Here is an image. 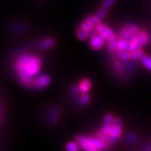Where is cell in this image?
Listing matches in <instances>:
<instances>
[{"instance_id":"cell-1","label":"cell","mask_w":151,"mask_h":151,"mask_svg":"<svg viewBox=\"0 0 151 151\" xmlns=\"http://www.w3.org/2000/svg\"><path fill=\"white\" fill-rule=\"evenodd\" d=\"M41 66V60L33 55L24 54L18 57L15 62V69L21 83L27 87H33L34 78L39 73Z\"/></svg>"},{"instance_id":"cell-2","label":"cell","mask_w":151,"mask_h":151,"mask_svg":"<svg viewBox=\"0 0 151 151\" xmlns=\"http://www.w3.org/2000/svg\"><path fill=\"white\" fill-rule=\"evenodd\" d=\"M122 122L120 118H116L113 120L112 127L109 134V137L113 142L116 141L120 138L122 134Z\"/></svg>"},{"instance_id":"cell-3","label":"cell","mask_w":151,"mask_h":151,"mask_svg":"<svg viewBox=\"0 0 151 151\" xmlns=\"http://www.w3.org/2000/svg\"><path fill=\"white\" fill-rule=\"evenodd\" d=\"M50 82V77L46 74H41L35 78L33 80V87L36 89L41 90L46 88Z\"/></svg>"},{"instance_id":"cell-4","label":"cell","mask_w":151,"mask_h":151,"mask_svg":"<svg viewBox=\"0 0 151 151\" xmlns=\"http://www.w3.org/2000/svg\"><path fill=\"white\" fill-rule=\"evenodd\" d=\"M76 142L86 151H98L95 146L92 144L88 138L79 135L76 137Z\"/></svg>"},{"instance_id":"cell-5","label":"cell","mask_w":151,"mask_h":151,"mask_svg":"<svg viewBox=\"0 0 151 151\" xmlns=\"http://www.w3.org/2000/svg\"><path fill=\"white\" fill-rule=\"evenodd\" d=\"M97 33L102 37L105 40H109L111 37H113L115 35L111 28L107 27L106 25L102 24H99L97 27L95 28Z\"/></svg>"},{"instance_id":"cell-6","label":"cell","mask_w":151,"mask_h":151,"mask_svg":"<svg viewBox=\"0 0 151 151\" xmlns=\"http://www.w3.org/2000/svg\"><path fill=\"white\" fill-rule=\"evenodd\" d=\"M104 40L105 39L100 35H96L95 36H94V37H91V39H90V46H91V48L92 49H94V50H100L104 46Z\"/></svg>"},{"instance_id":"cell-7","label":"cell","mask_w":151,"mask_h":151,"mask_svg":"<svg viewBox=\"0 0 151 151\" xmlns=\"http://www.w3.org/2000/svg\"><path fill=\"white\" fill-rule=\"evenodd\" d=\"M134 40L135 42L137 43L139 48H141V47L145 46V45L147 44V43L148 42L149 35L146 32L140 31Z\"/></svg>"},{"instance_id":"cell-8","label":"cell","mask_w":151,"mask_h":151,"mask_svg":"<svg viewBox=\"0 0 151 151\" xmlns=\"http://www.w3.org/2000/svg\"><path fill=\"white\" fill-rule=\"evenodd\" d=\"M88 139H90V141H91L92 144L97 148L98 150H103L105 149H107L106 145L104 141L100 139L99 137H88Z\"/></svg>"},{"instance_id":"cell-9","label":"cell","mask_w":151,"mask_h":151,"mask_svg":"<svg viewBox=\"0 0 151 151\" xmlns=\"http://www.w3.org/2000/svg\"><path fill=\"white\" fill-rule=\"evenodd\" d=\"M91 88V82L89 79L84 78L80 82L79 84V89H80L81 93H87L89 91Z\"/></svg>"},{"instance_id":"cell-10","label":"cell","mask_w":151,"mask_h":151,"mask_svg":"<svg viewBox=\"0 0 151 151\" xmlns=\"http://www.w3.org/2000/svg\"><path fill=\"white\" fill-rule=\"evenodd\" d=\"M55 44V41L52 39H47L41 41L39 44V47L43 50H48L52 48Z\"/></svg>"},{"instance_id":"cell-11","label":"cell","mask_w":151,"mask_h":151,"mask_svg":"<svg viewBox=\"0 0 151 151\" xmlns=\"http://www.w3.org/2000/svg\"><path fill=\"white\" fill-rule=\"evenodd\" d=\"M120 38L126 39V40H127L128 41H129L130 42V41H132V40H134V39H135L136 37H137V35H134V34L132 33L131 32L128 31L127 29L123 28L122 31L120 32Z\"/></svg>"},{"instance_id":"cell-12","label":"cell","mask_w":151,"mask_h":151,"mask_svg":"<svg viewBox=\"0 0 151 151\" xmlns=\"http://www.w3.org/2000/svg\"><path fill=\"white\" fill-rule=\"evenodd\" d=\"M116 54L118 57L124 61H128L132 58V52H130L127 50H120L118 49L116 51Z\"/></svg>"},{"instance_id":"cell-13","label":"cell","mask_w":151,"mask_h":151,"mask_svg":"<svg viewBox=\"0 0 151 151\" xmlns=\"http://www.w3.org/2000/svg\"><path fill=\"white\" fill-rule=\"evenodd\" d=\"M118 39L116 35L111 38L109 40H108V47L109 50L111 51H115L118 50Z\"/></svg>"},{"instance_id":"cell-14","label":"cell","mask_w":151,"mask_h":151,"mask_svg":"<svg viewBox=\"0 0 151 151\" xmlns=\"http://www.w3.org/2000/svg\"><path fill=\"white\" fill-rule=\"evenodd\" d=\"M144 55V51L142 49L139 48L136 50L134 52H132V59L134 61H139V60L142 59V58Z\"/></svg>"},{"instance_id":"cell-15","label":"cell","mask_w":151,"mask_h":151,"mask_svg":"<svg viewBox=\"0 0 151 151\" xmlns=\"http://www.w3.org/2000/svg\"><path fill=\"white\" fill-rule=\"evenodd\" d=\"M129 41H128L126 39L120 38V39H118V49L120 50H127L129 48Z\"/></svg>"},{"instance_id":"cell-16","label":"cell","mask_w":151,"mask_h":151,"mask_svg":"<svg viewBox=\"0 0 151 151\" xmlns=\"http://www.w3.org/2000/svg\"><path fill=\"white\" fill-rule=\"evenodd\" d=\"M76 35L78 39L82 41L86 40V39H88V37H89V35H88V32H86V30H84L81 27L78 28V29H77L76 31Z\"/></svg>"},{"instance_id":"cell-17","label":"cell","mask_w":151,"mask_h":151,"mask_svg":"<svg viewBox=\"0 0 151 151\" xmlns=\"http://www.w3.org/2000/svg\"><path fill=\"white\" fill-rule=\"evenodd\" d=\"M86 20H88V21L91 24L92 27L94 28H96L99 24H101V22H100V20H99V19L97 18L96 16H88V18H86Z\"/></svg>"},{"instance_id":"cell-18","label":"cell","mask_w":151,"mask_h":151,"mask_svg":"<svg viewBox=\"0 0 151 151\" xmlns=\"http://www.w3.org/2000/svg\"><path fill=\"white\" fill-rule=\"evenodd\" d=\"M141 60V63L145 67L151 71V58L148 55H144L142 58Z\"/></svg>"},{"instance_id":"cell-19","label":"cell","mask_w":151,"mask_h":151,"mask_svg":"<svg viewBox=\"0 0 151 151\" xmlns=\"http://www.w3.org/2000/svg\"><path fill=\"white\" fill-rule=\"evenodd\" d=\"M124 28V29H127L128 31L131 32L132 33L136 35H137L139 33V32H140V30H139V27H138L137 26H136L134 24H127V25H126Z\"/></svg>"},{"instance_id":"cell-20","label":"cell","mask_w":151,"mask_h":151,"mask_svg":"<svg viewBox=\"0 0 151 151\" xmlns=\"http://www.w3.org/2000/svg\"><path fill=\"white\" fill-rule=\"evenodd\" d=\"M107 14V9L104 8V7H101L99 9H98V11L96 13L95 16L97 17V18H99V20H101L103 19L104 17L106 16Z\"/></svg>"},{"instance_id":"cell-21","label":"cell","mask_w":151,"mask_h":151,"mask_svg":"<svg viewBox=\"0 0 151 151\" xmlns=\"http://www.w3.org/2000/svg\"><path fill=\"white\" fill-rule=\"evenodd\" d=\"M66 150L67 151H78V144L74 142H69L66 146Z\"/></svg>"},{"instance_id":"cell-22","label":"cell","mask_w":151,"mask_h":151,"mask_svg":"<svg viewBox=\"0 0 151 151\" xmlns=\"http://www.w3.org/2000/svg\"><path fill=\"white\" fill-rule=\"evenodd\" d=\"M79 101H80V104L81 105H87L90 101V97L88 96V94H87L86 93H83L82 94V96L80 97Z\"/></svg>"},{"instance_id":"cell-23","label":"cell","mask_w":151,"mask_h":151,"mask_svg":"<svg viewBox=\"0 0 151 151\" xmlns=\"http://www.w3.org/2000/svg\"><path fill=\"white\" fill-rule=\"evenodd\" d=\"M81 27L83 28L84 30H86V32H89L91 30L93 27L91 25V24L88 21V20H84V21H83L82 23H81Z\"/></svg>"},{"instance_id":"cell-24","label":"cell","mask_w":151,"mask_h":151,"mask_svg":"<svg viewBox=\"0 0 151 151\" xmlns=\"http://www.w3.org/2000/svg\"><path fill=\"white\" fill-rule=\"evenodd\" d=\"M116 2V0H104L102 2V7L108 9H110Z\"/></svg>"},{"instance_id":"cell-25","label":"cell","mask_w":151,"mask_h":151,"mask_svg":"<svg viewBox=\"0 0 151 151\" xmlns=\"http://www.w3.org/2000/svg\"><path fill=\"white\" fill-rule=\"evenodd\" d=\"M127 140L130 143H134L136 141V140H137V137H136V136L134 134H129L127 137Z\"/></svg>"},{"instance_id":"cell-26","label":"cell","mask_w":151,"mask_h":151,"mask_svg":"<svg viewBox=\"0 0 151 151\" xmlns=\"http://www.w3.org/2000/svg\"><path fill=\"white\" fill-rule=\"evenodd\" d=\"M72 92L73 93L76 94H78L79 93H81V91H80V89H79V86H73L72 87Z\"/></svg>"},{"instance_id":"cell-27","label":"cell","mask_w":151,"mask_h":151,"mask_svg":"<svg viewBox=\"0 0 151 151\" xmlns=\"http://www.w3.org/2000/svg\"><path fill=\"white\" fill-rule=\"evenodd\" d=\"M125 65V67H127L128 69H129V70H133V69H134L135 66L134 65V64H132V62H127Z\"/></svg>"}]
</instances>
